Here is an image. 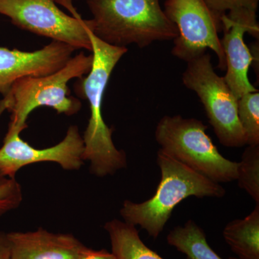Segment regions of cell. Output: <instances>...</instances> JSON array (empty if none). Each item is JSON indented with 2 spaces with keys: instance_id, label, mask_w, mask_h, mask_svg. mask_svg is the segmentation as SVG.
Returning a JSON list of instances; mask_svg holds the SVG:
<instances>
[{
  "instance_id": "1",
  "label": "cell",
  "mask_w": 259,
  "mask_h": 259,
  "mask_svg": "<svg viewBox=\"0 0 259 259\" xmlns=\"http://www.w3.org/2000/svg\"><path fill=\"white\" fill-rule=\"evenodd\" d=\"M92 44L93 61L88 76L76 83V93L88 100L90 117L83 134V161H90V171L97 177L113 175L127 166L126 155L117 149L112 141L113 129L102 117V100L114 68L126 53L127 47L104 42L88 28Z\"/></svg>"
},
{
  "instance_id": "2",
  "label": "cell",
  "mask_w": 259,
  "mask_h": 259,
  "mask_svg": "<svg viewBox=\"0 0 259 259\" xmlns=\"http://www.w3.org/2000/svg\"><path fill=\"white\" fill-rule=\"evenodd\" d=\"M157 163L161 179L153 197L141 203L125 200L120 209L125 222L140 226L150 236L157 238L174 209L190 197L221 198L226 190L220 183L194 171L160 148Z\"/></svg>"
},
{
  "instance_id": "3",
  "label": "cell",
  "mask_w": 259,
  "mask_h": 259,
  "mask_svg": "<svg viewBox=\"0 0 259 259\" xmlns=\"http://www.w3.org/2000/svg\"><path fill=\"white\" fill-rule=\"evenodd\" d=\"M161 0H88L92 31L116 47L175 40L178 30L166 16Z\"/></svg>"
},
{
  "instance_id": "4",
  "label": "cell",
  "mask_w": 259,
  "mask_h": 259,
  "mask_svg": "<svg viewBox=\"0 0 259 259\" xmlns=\"http://www.w3.org/2000/svg\"><path fill=\"white\" fill-rule=\"evenodd\" d=\"M93 61V55L87 56L81 52L52 74L15 81L5 95L8 110L11 112L9 127L22 132L28 127L29 115L39 107H51L58 113L67 116L77 113L81 107V102L69 97L68 82L88 74Z\"/></svg>"
},
{
  "instance_id": "5",
  "label": "cell",
  "mask_w": 259,
  "mask_h": 259,
  "mask_svg": "<svg viewBox=\"0 0 259 259\" xmlns=\"http://www.w3.org/2000/svg\"><path fill=\"white\" fill-rule=\"evenodd\" d=\"M207 126L194 118L165 115L155 138L167 154L218 183L236 181L238 162L227 159L207 134Z\"/></svg>"
},
{
  "instance_id": "6",
  "label": "cell",
  "mask_w": 259,
  "mask_h": 259,
  "mask_svg": "<svg viewBox=\"0 0 259 259\" xmlns=\"http://www.w3.org/2000/svg\"><path fill=\"white\" fill-rule=\"evenodd\" d=\"M182 82L197 94L221 144L231 148L247 145L246 136L238 119V99L224 77L216 74L208 53L187 62Z\"/></svg>"
},
{
  "instance_id": "7",
  "label": "cell",
  "mask_w": 259,
  "mask_h": 259,
  "mask_svg": "<svg viewBox=\"0 0 259 259\" xmlns=\"http://www.w3.org/2000/svg\"><path fill=\"white\" fill-rule=\"evenodd\" d=\"M166 16L178 30L171 53L175 57L190 61L211 49L218 59V68L226 71V62L221 38V21L204 0H166Z\"/></svg>"
},
{
  "instance_id": "8",
  "label": "cell",
  "mask_w": 259,
  "mask_h": 259,
  "mask_svg": "<svg viewBox=\"0 0 259 259\" xmlns=\"http://www.w3.org/2000/svg\"><path fill=\"white\" fill-rule=\"evenodd\" d=\"M0 14L23 30L67 44L76 50L92 51L88 32L90 20L66 14L54 0H0Z\"/></svg>"
},
{
  "instance_id": "9",
  "label": "cell",
  "mask_w": 259,
  "mask_h": 259,
  "mask_svg": "<svg viewBox=\"0 0 259 259\" xmlns=\"http://www.w3.org/2000/svg\"><path fill=\"white\" fill-rule=\"evenodd\" d=\"M20 133L8 127L0 148L2 178L14 179L20 168L40 162H54L66 170H77L83 164V141L77 126H70L64 139L56 146L42 149L22 140Z\"/></svg>"
},
{
  "instance_id": "10",
  "label": "cell",
  "mask_w": 259,
  "mask_h": 259,
  "mask_svg": "<svg viewBox=\"0 0 259 259\" xmlns=\"http://www.w3.org/2000/svg\"><path fill=\"white\" fill-rule=\"evenodd\" d=\"M223 37L221 44L226 62L225 81L236 98L258 91L248 77L253 56L244 42V35L258 38L257 10L240 9L229 12L221 18Z\"/></svg>"
},
{
  "instance_id": "11",
  "label": "cell",
  "mask_w": 259,
  "mask_h": 259,
  "mask_svg": "<svg viewBox=\"0 0 259 259\" xmlns=\"http://www.w3.org/2000/svg\"><path fill=\"white\" fill-rule=\"evenodd\" d=\"M74 48L54 41L35 51L0 47V93L6 95L15 81L46 76L61 69L71 59Z\"/></svg>"
},
{
  "instance_id": "12",
  "label": "cell",
  "mask_w": 259,
  "mask_h": 259,
  "mask_svg": "<svg viewBox=\"0 0 259 259\" xmlns=\"http://www.w3.org/2000/svg\"><path fill=\"white\" fill-rule=\"evenodd\" d=\"M10 259H77L84 245L71 234L35 231L7 233Z\"/></svg>"
},
{
  "instance_id": "13",
  "label": "cell",
  "mask_w": 259,
  "mask_h": 259,
  "mask_svg": "<svg viewBox=\"0 0 259 259\" xmlns=\"http://www.w3.org/2000/svg\"><path fill=\"white\" fill-rule=\"evenodd\" d=\"M223 235L240 259H259V204L245 218L228 223Z\"/></svg>"
},
{
  "instance_id": "14",
  "label": "cell",
  "mask_w": 259,
  "mask_h": 259,
  "mask_svg": "<svg viewBox=\"0 0 259 259\" xmlns=\"http://www.w3.org/2000/svg\"><path fill=\"white\" fill-rule=\"evenodd\" d=\"M116 259H163L144 244L136 226L114 219L104 226Z\"/></svg>"
},
{
  "instance_id": "15",
  "label": "cell",
  "mask_w": 259,
  "mask_h": 259,
  "mask_svg": "<svg viewBox=\"0 0 259 259\" xmlns=\"http://www.w3.org/2000/svg\"><path fill=\"white\" fill-rule=\"evenodd\" d=\"M167 242L187 259H223L209 246L203 230L192 220L184 226L175 227L167 236Z\"/></svg>"
},
{
  "instance_id": "16",
  "label": "cell",
  "mask_w": 259,
  "mask_h": 259,
  "mask_svg": "<svg viewBox=\"0 0 259 259\" xmlns=\"http://www.w3.org/2000/svg\"><path fill=\"white\" fill-rule=\"evenodd\" d=\"M238 185L259 204V146H248L237 169Z\"/></svg>"
},
{
  "instance_id": "17",
  "label": "cell",
  "mask_w": 259,
  "mask_h": 259,
  "mask_svg": "<svg viewBox=\"0 0 259 259\" xmlns=\"http://www.w3.org/2000/svg\"><path fill=\"white\" fill-rule=\"evenodd\" d=\"M238 116L248 146H259V93L245 94L238 100Z\"/></svg>"
},
{
  "instance_id": "18",
  "label": "cell",
  "mask_w": 259,
  "mask_h": 259,
  "mask_svg": "<svg viewBox=\"0 0 259 259\" xmlns=\"http://www.w3.org/2000/svg\"><path fill=\"white\" fill-rule=\"evenodd\" d=\"M23 200L21 186L15 179L0 182V217L20 206Z\"/></svg>"
},
{
  "instance_id": "19",
  "label": "cell",
  "mask_w": 259,
  "mask_h": 259,
  "mask_svg": "<svg viewBox=\"0 0 259 259\" xmlns=\"http://www.w3.org/2000/svg\"><path fill=\"white\" fill-rule=\"evenodd\" d=\"M214 16L221 21L223 15L240 9H258L259 0H204Z\"/></svg>"
},
{
  "instance_id": "20",
  "label": "cell",
  "mask_w": 259,
  "mask_h": 259,
  "mask_svg": "<svg viewBox=\"0 0 259 259\" xmlns=\"http://www.w3.org/2000/svg\"><path fill=\"white\" fill-rule=\"evenodd\" d=\"M77 259H116V258L112 252L110 253L107 250H94L86 246Z\"/></svg>"
},
{
  "instance_id": "21",
  "label": "cell",
  "mask_w": 259,
  "mask_h": 259,
  "mask_svg": "<svg viewBox=\"0 0 259 259\" xmlns=\"http://www.w3.org/2000/svg\"><path fill=\"white\" fill-rule=\"evenodd\" d=\"M0 259H10L9 242L7 233L0 231Z\"/></svg>"
},
{
  "instance_id": "22",
  "label": "cell",
  "mask_w": 259,
  "mask_h": 259,
  "mask_svg": "<svg viewBox=\"0 0 259 259\" xmlns=\"http://www.w3.org/2000/svg\"><path fill=\"white\" fill-rule=\"evenodd\" d=\"M54 1L56 2V4L60 5L66 8L72 16L76 17V18L81 17L74 6L75 0H54Z\"/></svg>"
},
{
  "instance_id": "23",
  "label": "cell",
  "mask_w": 259,
  "mask_h": 259,
  "mask_svg": "<svg viewBox=\"0 0 259 259\" xmlns=\"http://www.w3.org/2000/svg\"><path fill=\"white\" fill-rule=\"evenodd\" d=\"M8 110V101H7L6 98L4 97L3 100L0 101V118H1L2 115L4 113L5 110ZM5 178H2L0 177V182L3 181Z\"/></svg>"
}]
</instances>
